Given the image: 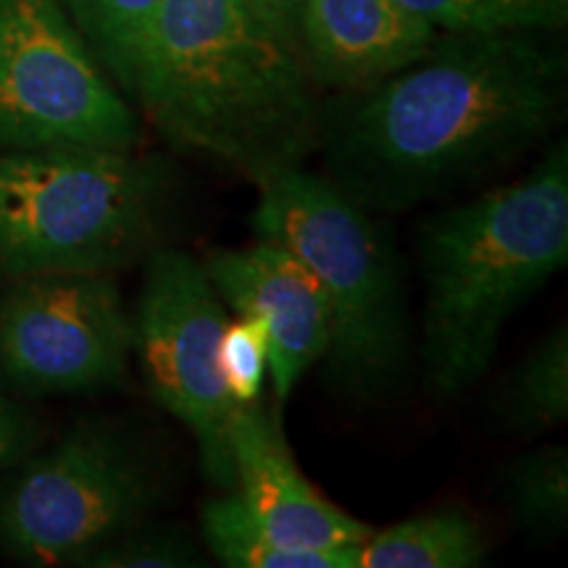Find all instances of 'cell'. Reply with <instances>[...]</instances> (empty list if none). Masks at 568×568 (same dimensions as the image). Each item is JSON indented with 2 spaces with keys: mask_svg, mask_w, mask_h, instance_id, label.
Returning <instances> with one entry per match:
<instances>
[{
  "mask_svg": "<svg viewBox=\"0 0 568 568\" xmlns=\"http://www.w3.org/2000/svg\"><path fill=\"white\" fill-rule=\"evenodd\" d=\"M537 30L445 32L368 88L322 105L324 176L400 213L503 172L566 116L568 59Z\"/></svg>",
  "mask_w": 568,
  "mask_h": 568,
  "instance_id": "1",
  "label": "cell"
},
{
  "mask_svg": "<svg viewBox=\"0 0 568 568\" xmlns=\"http://www.w3.org/2000/svg\"><path fill=\"white\" fill-rule=\"evenodd\" d=\"M314 84L301 48L251 0H163L130 98L174 151L261 184L316 153Z\"/></svg>",
  "mask_w": 568,
  "mask_h": 568,
  "instance_id": "2",
  "label": "cell"
},
{
  "mask_svg": "<svg viewBox=\"0 0 568 568\" xmlns=\"http://www.w3.org/2000/svg\"><path fill=\"white\" fill-rule=\"evenodd\" d=\"M568 264V142L527 174L426 219L422 385L437 400L489 372L510 316Z\"/></svg>",
  "mask_w": 568,
  "mask_h": 568,
  "instance_id": "3",
  "label": "cell"
},
{
  "mask_svg": "<svg viewBox=\"0 0 568 568\" xmlns=\"http://www.w3.org/2000/svg\"><path fill=\"white\" fill-rule=\"evenodd\" d=\"M255 187L253 232L293 253L324 295L332 385L361 400L393 395L406 379L414 347L400 261L376 213L303 166Z\"/></svg>",
  "mask_w": 568,
  "mask_h": 568,
  "instance_id": "4",
  "label": "cell"
},
{
  "mask_svg": "<svg viewBox=\"0 0 568 568\" xmlns=\"http://www.w3.org/2000/svg\"><path fill=\"white\" fill-rule=\"evenodd\" d=\"M172 174L105 148L0 151V276L116 274L161 247Z\"/></svg>",
  "mask_w": 568,
  "mask_h": 568,
  "instance_id": "5",
  "label": "cell"
},
{
  "mask_svg": "<svg viewBox=\"0 0 568 568\" xmlns=\"http://www.w3.org/2000/svg\"><path fill=\"white\" fill-rule=\"evenodd\" d=\"M161 497L151 445L116 418H84L0 474V550L27 566H80Z\"/></svg>",
  "mask_w": 568,
  "mask_h": 568,
  "instance_id": "6",
  "label": "cell"
},
{
  "mask_svg": "<svg viewBox=\"0 0 568 568\" xmlns=\"http://www.w3.org/2000/svg\"><path fill=\"white\" fill-rule=\"evenodd\" d=\"M134 151L140 122L59 0H0V151Z\"/></svg>",
  "mask_w": 568,
  "mask_h": 568,
  "instance_id": "7",
  "label": "cell"
},
{
  "mask_svg": "<svg viewBox=\"0 0 568 568\" xmlns=\"http://www.w3.org/2000/svg\"><path fill=\"white\" fill-rule=\"evenodd\" d=\"M132 311V358L155 403L193 437L203 477L222 493L234 489L230 429L237 403L222 372L226 308L203 261L155 247Z\"/></svg>",
  "mask_w": 568,
  "mask_h": 568,
  "instance_id": "8",
  "label": "cell"
},
{
  "mask_svg": "<svg viewBox=\"0 0 568 568\" xmlns=\"http://www.w3.org/2000/svg\"><path fill=\"white\" fill-rule=\"evenodd\" d=\"M130 368L132 314L116 274L21 276L0 295V385L11 393H109Z\"/></svg>",
  "mask_w": 568,
  "mask_h": 568,
  "instance_id": "9",
  "label": "cell"
},
{
  "mask_svg": "<svg viewBox=\"0 0 568 568\" xmlns=\"http://www.w3.org/2000/svg\"><path fill=\"white\" fill-rule=\"evenodd\" d=\"M203 268L226 308L234 316H251L264 329L268 382L282 408L329 347V314L314 274L293 253L266 240L211 251Z\"/></svg>",
  "mask_w": 568,
  "mask_h": 568,
  "instance_id": "10",
  "label": "cell"
},
{
  "mask_svg": "<svg viewBox=\"0 0 568 568\" xmlns=\"http://www.w3.org/2000/svg\"><path fill=\"white\" fill-rule=\"evenodd\" d=\"M234 493L255 521L297 548H355L372 535L364 521L329 503L305 479L280 414L261 403L237 406L230 429Z\"/></svg>",
  "mask_w": 568,
  "mask_h": 568,
  "instance_id": "11",
  "label": "cell"
},
{
  "mask_svg": "<svg viewBox=\"0 0 568 568\" xmlns=\"http://www.w3.org/2000/svg\"><path fill=\"white\" fill-rule=\"evenodd\" d=\"M437 30L397 0H303L297 42L322 88L351 92L418 59Z\"/></svg>",
  "mask_w": 568,
  "mask_h": 568,
  "instance_id": "12",
  "label": "cell"
},
{
  "mask_svg": "<svg viewBox=\"0 0 568 568\" xmlns=\"http://www.w3.org/2000/svg\"><path fill=\"white\" fill-rule=\"evenodd\" d=\"M487 535L468 510L443 508L372 531L355 568H474L487 558Z\"/></svg>",
  "mask_w": 568,
  "mask_h": 568,
  "instance_id": "13",
  "label": "cell"
},
{
  "mask_svg": "<svg viewBox=\"0 0 568 568\" xmlns=\"http://www.w3.org/2000/svg\"><path fill=\"white\" fill-rule=\"evenodd\" d=\"M201 542L226 568H355V548H297L268 535L230 489L201 510Z\"/></svg>",
  "mask_w": 568,
  "mask_h": 568,
  "instance_id": "14",
  "label": "cell"
},
{
  "mask_svg": "<svg viewBox=\"0 0 568 568\" xmlns=\"http://www.w3.org/2000/svg\"><path fill=\"white\" fill-rule=\"evenodd\" d=\"M493 410L514 435H539L568 418V329L558 324L497 387Z\"/></svg>",
  "mask_w": 568,
  "mask_h": 568,
  "instance_id": "15",
  "label": "cell"
},
{
  "mask_svg": "<svg viewBox=\"0 0 568 568\" xmlns=\"http://www.w3.org/2000/svg\"><path fill=\"white\" fill-rule=\"evenodd\" d=\"M90 51L130 95L134 69L163 0H59Z\"/></svg>",
  "mask_w": 568,
  "mask_h": 568,
  "instance_id": "16",
  "label": "cell"
},
{
  "mask_svg": "<svg viewBox=\"0 0 568 568\" xmlns=\"http://www.w3.org/2000/svg\"><path fill=\"white\" fill-rule=\"evenodd\" d=\"M510 516L535 537H560L568 524V447L539 445L503 471Z\"/></svg>",
  "mask_w": 568,
  "mask_h": 568,
  "instance_id": "17",
  "label": "cell"
},
{
  "mask_svg": "<svg viewBox=\"0 0 568 568\" xmlns=\"http://www.w3.org/2000/svg\"><path fill=\"white\" fill-rule=\"evenodd\" d=\"M397 3L443 32H558L568 24V0H397Z\"/></svg>",
  "mask_w": 568,
  "mask_h": 568,
  "instance_id": "18",
  "label": "cell"
},
{
  "mask_svg": "<svg viewBox=\"0 0 568 568\" xmlns=\"http://www.w3.org/2000/svg\"><path fill=\"white\" fill-rule=\"evenodd\" d=\"M209 552L184 529L142 521L101 545L80 568H203Z\"/></svg>",
  "mask_w": 568,
  "mask_h": 568,
  "instance_id": "19",
  "label": "cell"
},
{
  "mask_svg": "<svg viewBox=\"0 0 568 568\" xmlns=\"http://www.w3.org/2000/svg\"><path fill=\"white\" fill-rule=\"evenodd\" d=\"M222 372L237 406L261 400L268 379V343L251 316H234L222 337Z\"/></svg>",
  "mask_w": 568,
  "mask_h": 568,
  "instance_id": "20",
  "label": "cell"
},
{
  "mask_svg": "<svg viewBox=\"0 0 568 568\" xmlns=\"http://www.w3.org/2000/svg\"><path fill=\"white\" fill-rule=\"evenodd\" d=\"M42 439L45 429L40 418L11 397H0V474L42 445Z\"/></svg>",
  "mask_w": 568,
  "mask_h": 568,
  "instance_id": "21",
  "label": "cell"
},
{
  "mask_svg": "<svg viewBox=\"0 0 568 568\" xmlns=\"http://www.w3.org/2000/svg\"><path fill=\"white\" fill-rule=\"evenodd\" d=\"M251 6L266 21H272L284 38H290L301 48V42H297V19H301L303 0H251Z\"/></svg>",
  "mask_w": 568,
  "mask_h": 568,
  "instance_id": "22",
  "label": "cell"
}]
</instances>
